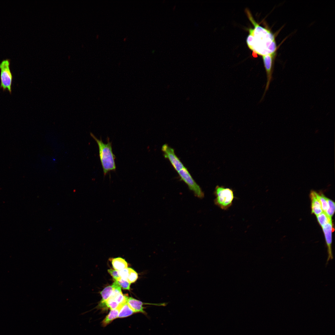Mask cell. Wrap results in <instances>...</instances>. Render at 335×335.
Wrapping results in <instances>:
<instances>
[{
    "instance_id": "obj_1",
    "label": "cell",
    "mask_w": 335,
    "mask_h": 335,
    "mask_svg": "<svg viewBox=\"0 0 335 335\" xmlns=\"http://www.w3.org/2000/svg\"><path fill=\"white\" fill-rule=\"evenodd\" d=\"M248 17L254 26L249 30L247 39L249 48L253 52L262 56L276 52L278 48L275 36L270 30L259 25L253 18L248 11Z\"/></svg>"
},
{
    "instance_id": "obj_8",
    "label": "cell",
    "mask_w": 335,
    "mask_h": 335,
    "mask_svg": "<svg viewBox=\"0 0 335 335\" xmlns=\"http://www.w3.org/2000/svg\"><path fill=\"white\" fill-rule=\"evenodd\" d=\"M322 228L325 235L328 249V257L326 263V265H327L329 261L333 258L332 249V233L334 230V228H333L332 221L324 225Z\"/></svg>"
},
{
    "instance_id": "obj_16",
    "label": "cell",
    "mask_w": 335,
    "mask_h": 335,
    "mask_svg": "<svg viewBox=\"0 0 335 335\" xmlns=\"http://www.w3.org/2000/svg\"><path fill=\"white\" fill-rule=\"evenodd\" d=\"M316 195L320 203L323 212H325L328 207L327 198L323 194H319L316 192Z\"/></svg>"
},
{
    "instance_id": "obj_13",
    "label": "cell",
    "mask_w": 335,
    "mask_h": 335,
    "mask_svg": "<svg viewBox=\"0 0 335 335\" xmlns=\"http://www.w3.org/2000/svg\"><path fill=\"white\" fill-rule=\"evenodd\" d=\"M135 313L129 307L127 302L123 304L120 307L118 318H122L128 317Z\"/></svg>"
},
{
    "instance_id": "obj_3",
    "label": "cell",
    "mask_w": 335,
    "mask_h": 335,
    "mask_svg": "<svg viewBox=\"0 0 335 335\" xmlns=\"http://www.w3.org/2000/svg\"><path fill=\"white\" fill-rule=\"evenodd\" d=\"M214 194L216 197L214 199V204L222 209L226 210L232 205L234 197L232 189L217 185Z\"/></svg>"
},
{
    "instance_id": "obj_4",
    "label": "cell",
    "mask_w": 335,
    "mask_h": 335,
    "mask_svg": "<svg viewBox=\"0 0 335 335\" xmlns=\"http://www.w3.org/2000/svg\"><path fill=\"white\" fill-rule=\"evenodd\" d=\"M10 60L7 59L3 60L0 63V87L3 91L7 90L11 94L13 76L10 69Z\"/></svg>"
},
{
    "instance_id": "obj_5",
    "label": "cell",
    "mask_w": 335,
    "mask_h": 335,
    "mask_svg": "<svg viewBox=\"0 0 335 335\" xmlns=\"http://www.w3.org/2000/svg\"><path fill=\"white\" fill-rule=\"evenodd\" d=\"M177 172L181 180L187 185L189 189L194 192L195 196L199 198H203L204 193L185 167H184Z\"/></svg>"
},
{
    "instance_id": "obj_14",
    "label": "cell",
    "mask_w": 335,
    "mask_h": 335,
    "mask_svg": "<svg viewBox=\"0 0 335 335\" xmlns=\"http://www.w3.org/2000/svg\"><path fill=\"white\" fill-rule=\"evenodd\" d=\"M316 217L318 221L322 227L332 221V218L324 212L317 216Z\"/></svg>"
},
{
    "instance_id": "obj_6",
    "label": "cell",
    "mask_w": 335,
    "mask_h": 335,
    "mask_svg": "<svg viewBox=\"0 0 335 335\" xmlns=\"http://www.w3.org/2000/svg\"><path fill=\"white\" fill-rule=\"evenodd\" d=\"M276 55V52L262 56L266 74L267 82L261 100L263 99L266 91L268 89L270 83L272 79L274 60Z\"/></svg>"
},
{
    "instance_id": "obj_23",
    "label": "cell",
    "mask_w": 335,
    "mask_h": 335,
    "mask_svg": "<svg viewBox=\"0 0 335 335\" xmlns=\"http://www.w3.org/2000/svg\"><path fill=\"white\" fill-rule=\"evenodd\" d=\"M98 36H99V35H97V36H96V38H98Z\"/></svg>"
},
{
    "instance_id": "obj_22",
    "label": "cell",
    "mask_w": 335,
    "mask_h": 335,
    "mask_svg": "<svg viewBox=\"0 0 335 335\" xmlns=\"http://www.w3.org/2000/svg\"><path fill=\"white\" fill-rule=\"evenodd\" d=\"M127 38H124L123 39V41H126V40H127Z\"/></svg>"
},
{
    "instance_id": "obj_11",
    "label": "cell",
    "mask_w": 335,
    "mask_h": 335,
    "mask_svg": "<svg viewBox=\"0 0 335 335\" xmlns=\"http://www.w3.org/2000/svg\"><path fill=\"white\" fill-rule=\"evenodd\" d=\"M123 304L120 305L116 309L111 310L101 322V325L105 327L118 318L120 308Z\"/></svg>"
},
{
    "instance_id": "obj_17",
    "label": "cell",
    "mask_w": 335,
    "mask_h": 335,
    "mask_svg": "<svg viewBox=\"0 0 335 335\" xmlns=\"http://www.w3.org/2000/svg\"><path fill=\"white\" fill-rule=\"evenodd\" d=\"M328 207L325 212L332 218L335 212V203L331 200L327 198Z\"/></svg>"
},
{
    "instance_id": "obj_20",
    "label": "cell",
    "mask_w": 335,
    "mask_h": 335,
    "mask_svg": "<svg viewBox=\"0 0 335 335\" xmlns=\"http://www.w3.org/2000/svg\"><path fill=\"white\" fill-rule=\"evenodd\" d=\"M118 273L121 278L127 280L129 275L128 268H127L118 271Z\"/></svg>"
},
{
    "instance_id": "obj_19",
    "label": "cell",
    "mask_w": 335,
    "mask_h": 335,
    "mask_svg": "<svg viewBox=\"0 0 335 335\" xmlns=\"http://www.w3.org/2000/svg\"><path fill=\"white\" fill-rule=\"evenodd\" d=\"M117 281L123 289L130 290L131 283H129L127 280L123 279L120 278Z\"/></svg>"
},
{
    "instance_id": "obj_15",
    "label": "cell",
    "mask_w": 335,
    "mask_h": 335,
    "mask_svg": "<svg viewBox=\"0 0 335 335\" xmlns=\"http://www.w3.org/2000/svg\"><path fill=\"white\" fill-rule=\"evenodd\" d=\"M113 289V288L112 285L107 286L100 293L102 299L100 302L102 303L105 302L111 295Z\"/></svg>"
},
{
    "instance_id": "obj_10",
    "label": "cell",
    "mask_w": 335,
    "mask_h": 335,
    "mask_svg": "<svg viewBox=\"0 0 335 335\" xmlns=\"http://www.w3.org/2000/svg\"><path fill=\"white\" fill-rule=\"evenodd\" d=\"M310 197L311 201L312 213L317 216L323 211L320 203L316 195V192L312 191L310 194Z\"/></svg>"
},
{
    "instance_id": "obj_21",
    "label": "cell",
    "mask_w": 335,
    "mask_h": 335,
    "mask_svg": "<svg viewBox=\"0 0 335 335\" xmlns=\"http://www.w3.org/2000/svg\"><path fill=\"white\" fill-rule=\"evenodd\" d=\"M108 271L112 277L114 281H117L120 278L119 275L118 271L111 269H108Z\"/></svg>"
},
{
    "instance_id": "obj_7",
    "label": "cell",
    "mask_w": 335,
    "mask_h": 335,
    "mask_svg": "<svg viewBox=\"0 0 335 335\" xmlns=\"http://www.w3.org/2000/svg\"><path fill=\"white\" fill-rule=\"evenodd\" d=\"M161 150L163 152L164 157L168 159L174 169L178 172L185 167L178 158L175 154L174 150L167 144H164Z\"/></svg>"
},
{
    "instance_id": "obj_18",
    "label": "cell",
    "mask_w": 335,
    "mask_h": 335,
    "mask_svg": "<svg viewBox=\"0 0 335 335\" xmlns=\"http://www.w3.org/2000/svg\"><path fill=\"white\" fill-rule=\"evenodd\" d=\"M128 268L129 271V275L127 280L130 283L135 282L138 278V274L133 269L130 268Z\"/></svg>"
},
{
    "instance_id": "obj_9",
    "label": "cell",
    "mask_w": 335,
    "mask_h": 335,
    "mask_svg": "<svg viewBox=\"0 0 335 335\" xmlns=\"http://www.w3.org/2000/svg\"><path fill=\"white\" fill-rule=\"evenodd\" d=\"M127 302L134 313H141L146 315H147V314L144 310V307L143 306V305L148 304L157 306H165L168 304V303L166 302L159 303H144L132 297H128Z\"/></svg>"
},
{
    "instance_id": "obj_12",
    "label": "cell",
    "mask_w": 335,
    "mask_h": 335,
    "mask_svg": "<svg viewBox=\"0 0 335 335\" xmlns=\"http://www.w3.org/2000/svg\"><path fill=\"white\" fill-rule=\"evenodd\" d=\"M112 264L114 268L118 271L127 268L128 266L127 263L125 259L121 257L113 259Z\"/></svg>"
},
{
    "instance_id": "obj_2",
    "label": "cell",
    "mask_w": 335,
    "mask_h": 335,
    "mask_svg": "<svg viewBox=\"0 0 335 335\" xmlns=\"http://www.w3.org/2000/svg\"><path fill=\"white\" fill-rule=\"evenodd\" d=\"M90 134L97 144L99 158L104 175H105L110 171H115L116 169L115 157L113 152L111 142L108 141L107 143H105L101 139H98L92 133H90Z\"/></svg>"
}]
</instances>
